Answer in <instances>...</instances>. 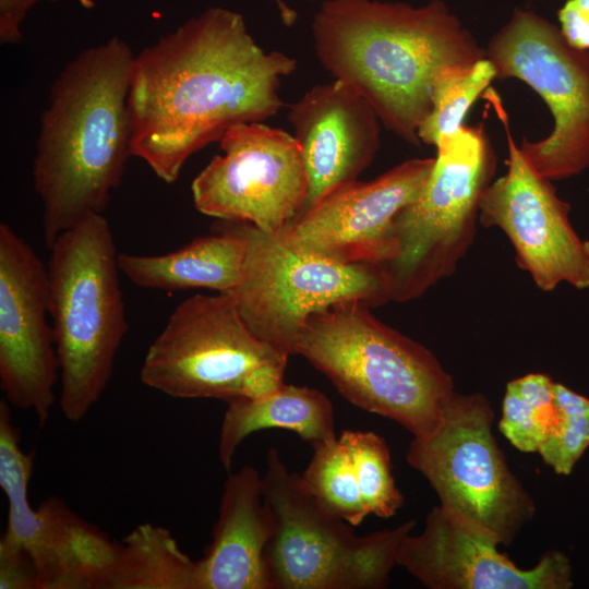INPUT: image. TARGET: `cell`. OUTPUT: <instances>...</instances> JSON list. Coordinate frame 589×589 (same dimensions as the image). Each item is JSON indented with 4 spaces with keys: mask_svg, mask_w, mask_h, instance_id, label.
<instances>
[{
    "mask_svg": "<svg viewBox=\"0 0 589 589\" xmlns=\"http://www.w3.org/2000/svg\"><path fill=\"white\" fill-rule=\"evenodd\" d=\"M297 60L265 51L242 14L211 7L134 56L128 105L131 155L173 183L196 152L231 127L279 111Z\"/></svg>",
    "mask_w": 589,
    "mask_h": 589,
    "instance_id": "obj_1",
    "label": "cell"
},
{
    "mask_svg": "<svg viewBox=\"0 0 589 589\" xmlns=\"http://www.w3.org/2000/svg\"><path fill=\"white\" fill-rule=\"evenodd\" d=\"M321 65L374 109L387 130L421 144L432 89L445 73L485 57L446 4L325 0L312 21Z\"/></svg>",
    "mask_w": 589,
    "mask_h": 589,
    "instance_id": "obj_2",
    "label": "cell"
},
{
    "mask_svg": "<svg viewBox=\"0 0 589 589\" xmlns=\"http://www.w3.org/2000/svg\"><path fill=\"white\" fill-rule=\"evenodd\" d=\"M134 53L119 37L82 50L51 85L33 161L48 250L89 214H103L131 155L128 105Z\"/></svg>",
    "mask_w": 589,
    "mask_h": 589,
    "instance_id": "obj_3",
    "label": "cell"
},
{
    "mask_svg": "<svg viewBox=\"0 0 589 589\" xmlns=\"http://www.w3.org/2000/svg\"><path fill=\"white\" fill-rule=\"evenodd\" d=\"M345 301L311 314L296 353L352 405L393 420L413 437L433 433L455 389L452 375L418 341Z\"/></svg>",
    "mask_w": 589,
    "mask_h": 589,
    "instance_id": "obj_4",
    "label": "cell"
},
{
    "mask_svg": "<svg viewBox=\"0 0 589 589\" xmlns=\"http://www.w3.org/2000/svg\"><path fill=\"white\" fill-rule=\"evenodd\" d=\"M47 266L49 316L59 360V404L80 421L112 375L128 332L118 253L108 220L89 214L53 242Z\"/></svg>",
    "mask_w": 589,
    "mask_h": 589,
    "instance_id": "obj_5",
    "label": "cell"
},
{
    "mask_svg": "<svg viewBox=\"0 0 589 589\" xmlns=\"http://www.w3.org/2000/svg\"><path fill=\"white\" fill-rule=\"evenodd\" d=\"M288 357L249 329L231 293L195 294L172 311L147 349L140 377L175 398L228 404L283 385Z\"/></svg>",
    "mask_w": 589,
    "mask_h": 589,
    "instance_id": "obj_6",
    "label": "cell"
},
{
    "mask_svg": "<svg viewBox=\"0 0 589 589\" xmlns=\"http://www.w3.org/2000/svg\"><path fill=\"white\" fill-rule=\"evenodd\" d=\"M435 147L425 187L393 220L394 256L380 265L390 301L417 299L454 274L473 242L479 199L496 168L481 124L462 125Z\"/></svg>",
    "mask_w": 589,
    "mask_h": 589,
    "instance_id": "obj_7",
    "label": "cell"
},
{
    "mask_svg": "<svg viewBox=\"0 0 589 589\" xmlns=\"http://www.w3.org/2000/svg\"><path fill=\"white\" fill-rule=\"evenodd\" d=\"M263 496L275 519L265 557L273 589H380L387 585L399 544L416 525L357 536L324 509L278 450L266 454Z\"/></svg>",
    "mask_w": 589,
    "mask_h": 589,
    "instance_id": "obj_8",
    "label": "cell"
},
{
    "mask_svg": "<svg viewBox=\"0 0 589 589\" xmlns=\"http://www.w3.org/2000/svg\"><path fill=\"white\" fill-rule=\"evenodd\" d=\"M494 412L481 393H454L437 429L413 437L409 466L444 508L509 545L536 514V504L509 469L492 433Z\"/></svg>",
    "mask_w": 589,
    "mask_h": 589,
    "instance_id": "obj_9",
    "label": "cell"
},
{
    "mask_svg": "<svg viewBox=\"0 0 589 589\" xmlns=\"http://www.w3.org/2000/svg\"><path fill=\"white\" fill-rule=\"evenodd\" d=\"M235 223L247 250L240 279L229 293L249 329L280 352L296 353L302 326L317 311L345 301L371 308L390 301L380 265L333 261L252 224Z\"/></svg>",
    "mask_w": 589,
    "mask_h": 589,
    "instance_id": "obj_10",
    "label": "cell"
},
{
    "mask_svg": "<svg viewBox=\"0 0 589 589\" xmlns=\"http://www.w3.org/2000/svg\"><path fill=\"white\" fill-rule=\"evenodd\" d=\"M485 57L496 79H516L546 104L551 133L518 145L532 167L553 181L589 167V52L572 47L554 24L530 11H516L490 39Z\"/></svg>",
    "mask_w": 589,
    "mask_h": 589,
    "instance_id": "obj_11",
    "label": "cell"
},
{
    "mask_svg": "<svg viewBox=\"0 0 589 589\" xmlns=\"http://www.w3.org/2000/svg\"><path fill=\"white\" fill-rule=\"evenodd\" d=\"M191 184L195 208L279 235L306 205L309 182L294 136L263 122L229 128Z\"/></svg>",
    "mask_w": 589,
    "mask_h": 589,
    "instance_id": "obj_12",
    "label": "cell"
},
{
    "mask_svg": "<svg viewBox=\"0 0 589 589\" xmlns=\"http://www.w3.org/2000/svg\"><path fill=\"white\" fill-rule=\"evenodd\" d=\"M507 171L483 190L479 220L497 227L509 239L516 262L542 291L566 283L589 288V241L581 239L569 219L570 206L556 193L552 181L527 160L508 130Z\"/></svg>",
    "mask_w": 589,
    "mask_h": 589,
    "instance_id": "obj_13",
    "label": "cell"
},
{
    "mask_svg": "<svg viewBox=\"0 0 589 589\" xmlns=\"http://www.w3.org/2000/svg\"><path fill=\"white\" fill-rule=\"evenodd\" d=\"M33 461L34 453H25L20 446V431L12 423L10 408L2 405L0 486L9 506L2 538L31 555L38 589H98L118 544L58 497L33 508L27 497Z\"/></svg>",
    "mask_w": 589,
    "mask_h": 589,
    "instance_id": "obj_14",
    "label": "cell"
},
{
    "mask_svg": "<svg viewBox=\"0 0 589 589\" xmlns=\"http://www.w3.org/2000/svg\"><path fill=\"white\" fill-rule=\"evenodd\" d=\"M48 272L33 248L0 224V387L5 400L50 418L59 360L48 324Z\"/></svg>",
    "mask_w": 589,
    "mask_h": 589,
    "instance_id": "obj_15",
    "label": "cell"
},
{
    "mask_svg": "<svg viewBox=\"0 0 589 589\" xmlns=\"http://www.w3.org/2000/svg\"><path fill=\"white\" fill-rule=\"evenodd\" d=\"M435 157L406 160L371 181L340 187L289 223L290 245L341 263L381 265L394 256L392 226L425 187Z\"/></svg>",
    "mask_w": 589,
    "mask_h": 589,
    "instance_id": "obj_16",
    "label": "cell"
},
{
    "mask_svg": "<svg viewBox=\"0 0 589 589\" xmlns=\"http://www.w3.org/2000/svg\"><path fill=\"white\" fill-rule=\"evenodd\" d=\"M500 542L442 505L434 506L419 534L401 540L396 564L430 589H569L568 556L545 551L522 569L498 551Z\"/></svg>",
    "mask_w": 589,
    "mask_h": 589,
    "instance_id": "obj_17",
    "label": "cell"
},
{
    "mask_svg": "<svg viewBox=\"0 0 589 589\" xmlns=\"http://www.w3.org/2000/svg\"><path fill=\"white\" fill-rule=\"evenodd\" d=\"M288 120L309 182L304 211L334 190L357 181L380 147L382 123L376 112L338 80L306 91L290 106Z\"/></svg>",
    "mask_w": 589,
    "mask_h": 589,
    "instance_id": "obj_18",
    "label": "cell"
},
{
    "mask_svg": "<svg viewBox=\"0 0 589 589\" xmlns=\"http://www.w3.org/2000/svg\"><path fill=\"white\" fill-rule=\"evenodd\" d=\"M274 531L262 477L244 466L224 485L212 541L197 560L199 589H273L265 552Z\"/></svg>",
    "mask_w": 589,
    "mask_h": 589,
    "instance_id": "obj_19",
    "label": "cell"
},
{
    "mask_svg": "<svg viewBox=\"0 0 589 589\" xmlns=\"http://www.w3.org/2000/svg\"><path fill=\"white\" fill-rule=\"evenodd\" d=\"M214 231L165 254L118 253L119 271L142 288L231 292L240 279L247 239L235 221L221 220Z\"/></svg>",
    "mask_w": 589,
    "mask_h": 589,
    "instance_id": "obj_20",
    "label": "cell"
},
{
    "mask_svg": "<svg viewBox=\"0 0 589 589\" xmlns=\"http://www.w3.org/2000/svg\"><path fill=\"white\" fill-rule=\"evenodd\" d=\"M266 429L294 432L312 447L337 438L333 405L326 395L284 383L266 395L228 402L218 443L221 466L229 470L239 445Z\"/></svg>",
    "mask_w": 589,
    "mask_h": 589,
    "instance_id": "obj_21",
    "label": "cell"
},
{
    "mask_svg": "<svg viewBox=\"0 0 589 589\" xmlns=\"http://www.w3.org/2000/svg\"><path fill=\"white\" fill-rule=\"evenodd\" d=\"M98 589H199L197 561L165 527L141 524L118 544Z\"/></svg>",
    "mask_w": 589,
    "mask_h": 589,
    "instance_id": "obj_22",
    "label": "cell"
},
{
    "mask_svg": "<svg viewBox=\"0 0 589 589\" xmlns=\"http://www.w3.org/2000/svg\"><path fill=\"white\" fill-rule=\"evenodd\" d=\"M553 383L545 374L530 373L506 385L498 426L520 452L538 453L556 425Z\"/></svg>",
    "mask_w": 589,
    "mask_h": 589,
    "instance_id": "obj_23",
    "label": "cell"
},
{
    "mask_svg": "<svg viewBox=\"0 0 589 589\" xmlns=\"http://www.w3.org/2000/svg\"><path fill=\"white\" fill-rule=\"evenodd\" d=\"M496 72L484 57L441 76L432 89V106L418 130L421 143L436 146L464 125V119L477 98L484 93Z\"/></svg>",
    "mask_w": 589,
    "mask_h": 589,
    "instance_id": "obj_24",
    "label": "cell"
},
{
    "mask_svg": "<svg viewBox=\"0 0 589 589\" xmlns=\"http://www.w3.org/2000/svg\"><path fill=\"white\" fill-rule=\"evenodd\" d=\"M313 450L301 474L305 489L324 509L352 527L359 526L369 512L352 462L338 437L313 447Z\"/></svg>",
    "mask_w": 589,
    "mask_h": 589,
    "instance_id": "obj_25",
    "label": "cell"
},
{
    "mask_svg": "<svg viewBox=\"0 0 589 589\" xmlns=\"http://www.w3.org/2000/svg\"><path fill=\"white\" fill-rule=\"evenodd\" d=\"M338 440L352 462L369 514L394 516L404 504V495L395 483L385 440L371 431L352 430H344Z\"/></svg>",
    "mask_w": 589,
    "mask_h": 589,
    "instance_id": "obj_26",
    "label": "cell"
},
{
    "mask_svg": "<svg viewBox=\"0 0 589 589\" xmlns=\"http://www.w3.org/2000/svg\"><path fill=\"white\" fill-rule=\"evenodd\" d=\"M557 422L538 450L555 473L568 476L589 447V398L553 383Z\"/></svg>",
    "mask_w": 589,
    "mask_h": 589,
    "instance_id": "obj_27",
    "label": "cell"
},
{
    "mask_svg": "<svg viewBox=\"0 0 589 589\" xmlns=\"http://www.w3.org/2000/svg\"><path fill=\"white\" fill-rule=\"evenodd\" d=\"M0 589H38L35 564L22 546L0 540Z\"/></svg>",
    "mask_w": 589,
    "mask_h": 589,
    "instance_id": "obj_28",
    "label": "cell"
},
{
    "mask_svg": "<svg viewBox=\"0 0 589 589\" xmlns=\"http://www.w3.org/2000/svg\"><path fill=\"white\" fill-rule=\"evenodd\" d=\"M561 33L579 50L589 49V0H567L558 11Z\"/></svg>",
    "mask_w": 589,
    "mask_h": 589,
    "instance_id": "obj_29",
    "label": "cell"
},
{
    "mask_svg": "<svg viewBox=\"0 0 589 589\" xmlns=\"http://www.w3.org/2000/svg\"><path fill=\"white\" fill-rule=\"evenodd\" d=\"M41 1L57 0H0V43L15 44L21 40V24L27 12Z\"/></svg>",
    "mask_w": 589,
    "mask_h": 589,
    "instance_id": "obj_30",
    "label": "cell"
},
{
    "mask_svg": "<svg viewBox=\"0 0 589 589\" xmlns=\"http://www.w3.org/2000/svg\"><path fill=\"white\" fill-rule=\"evenodd\" d=\"M279 12L281 22L286 26H292L297 21V12L291 9L284 0H274Z\"/></svg>",
    "mask_w": 589,
    "mask_h": 589,
    "instance_id": "obj_31",
    "label": "cell"
}]
</instances>
